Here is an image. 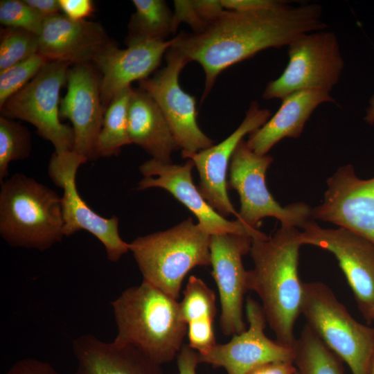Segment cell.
I'll return each instance as SVG.
<instances>
[{"instance_id": "ac0fdd59", "label": "cell", "mask_w": 374, "mask_h": 374, "mask_svg": "<svg viewBox=\"0 0 374 374\" xmlns=\"http://www.w3.org/2000/svg\"><path fill=\"white\" fill-rule=\"evenodd\" d=\"M105 110L100 80L90 64H75L67 73V92L61 100L60 117L69 118L74 133L73 151L87 161L98 159L96 145Z\"/></svg>"}, {"instance_id": "8d00e7d4", "label": "cell", "mask_w": 374, "mask_h": 374, "mask_svg": "<svg viewBox=\"0 0 374 374\" xmlns=\"http://www.w3.org/2000/svg\"><path fill=\"white\" fill-rule=\"evenodd\" d=\"M37 14L46 19L60 13L59 0H23Z\"/></svg>"}, {"instance_id": "3957f363", "label": "cell", "mask_w": 374, "mask_h": 374, "mask_svg": "<svg viewBox=\"0 0 374 374\" xmlns=\"http://www.w3.org/2000/svg\"><path fill=\"white\" fill-rule=\"evenodd\" d=\"M111 305L117 328L114 342L133 346L161 366L177 357L187 335L177 300L143 280Z\"/></svg>"}, {"instance_id": "ab89813d", "label": "cell", "mask_w": 374, "mask_h": 374, "mask_svg": "<svg viewBox=\"0 0 374 374\" xmlns=\"http://www.w3.org/2000/svg\"><path fill=\"white\" fill-rule=\"evenodd\" d=\"M371 374H374V357L371 365Z\"/></svg>"}, {"instance_id": "f1b7e54d", "label": "cell", "mask_w": 374, "mask_h": 374, "mask_svg": "<svg viewBox=\"0 0 374 374\" xmlns=\"http://www.w3.org/2000/svg\"><path fill=\"white\" fill-rule=\"evenodd\" d=\"M0 36V72L39 53V36L34 33L6 27Z\"/></svg>"}, {"instance_id": "b9f144b4", "label": "cell", "mask_w": 374, "mask_h": 374, "mask_svg": "<svg viewBox=\"0 0 374 374\" xmlns=\"http://www.w3.org/2000/svg\"><path fill=\"white\" fill-rule=\"evenodd\" d=\"M296 374H299L298 372Z\"/></svg>"}, {"instance_id": "d6a6232c", "label": "cell", "mask_w": 374, "mask_h": 374, "mask_svg": "<svg viewBox=\"0 0 374 374\" xmlns=\"http://www.w3.org/2000/svg\"><path fill=\"white\" fill-rule=\"evenodd\" d=\"M224 10L256 12L277 8L287 1L278 0H220Z\"/></svg>"}, {"instance_id": "d6986e66", "label": "cell", "mask_w": 374, "mask_h": 374, "mask_svg": "<svg viewBox=\"0 0 374 374\" xmlns=\"http://www.w3.org/2000/svg\"><path fill=\"white\" fill-rule=\"evenodd\" d=\"M39 42V53L48 61L75 65L93 62L114 42L100 24L59 13L44 19Z\"/></svg>"}, {"instance_id": "7402d4cb", "label": "cell", "mask_w": 374, "mask_h": 374, "mask_svg": "<svg viewBox=\"0 0 374 374\" xmlns=\"http://www.w3.org/2000/svg\"><path fill=\"white\" fill-rule=\"evenodd\" d=\"M281 100L277 112L262 126L249 134L247 143L258 154H267L274 145L285 138H299L318 106L335 103L329 92L321 90L299 91Z\"/></svg>"}, {"instance_id": "836d02e7", "label": "cell", "mask_w": 374, "mask_h": 374, "mask_svg": "<svg viewBox=\"0 0 374 374\" xmlns=\"http://www.w3.org/2000/svg\"><path fill=\"white\" fill-rule=\"evenodd\" d=\"M4 374H60L48 362L34 358L16 362Z\"/></svg>"}, {"instance_id": "d590c367", "label": "cell", "mask_w": 374, "mask_h": 374, "mask_svg": "<svg viewBox=\"0 0 374 374\" xmlns=\"http://www.w3.org/2000/svg\"><path fill=\"white\" fill-rule=\"evenodd\" d=\"M178 374H196L199 364L197 352L188 345H184L177 357Z\"/></svg>"}, {"instance_id": "d4e9b609", "label": "cell", "mask_w": 374, "mask_h": 374, "mask_svg": "<svg viewBox=\"0 0 374 374\" xmlns=\"http://www.w3.org/2000/svg\"><path fill=\"white\" fill-rule=\"evenodd\" d=\"M135 12L128 24L125 44L164 42L174 33L173 12L163 0H133Z\"/></svg>"}, {"instance_id": "60d3db41", "label": "cell", "mask_w": 374, "mask_h": 374, "mask_svg": "<svg viewBox=\"0 0 374 374\" xmlns=\"http://www.w3.org/2000/svg\"><path fill=\"white\" fill-rule=\"evenodd\" d=\"M374 321V308L372 311L371 315V322Z\"/></svg>"}, {"instance_id": "ffe728a7", "label": "cell", "mask_w": 374, "mask_h": 374, "mask_svg": "<svg viewBox=\"0 0 374 374\" xmlns=\"http://www.w3.org/2000/svg\"><path fill=\"white\" fill-rule=\"evenodd\" d=\"M175 42V37L164 42H142L125 49L114 42L105 49L93 62L102 73L100 98L105 110L132 82L148 78Z\"/></svg>"}, {"instance_id": "7c38bea8", "label": "cell", "mask_w": 374, "mask_h": 374, "mask_svg": "<svg viewBox=\"0 0 374 374\" xmlns=\"http://www.w3.org/2000/svg\"><path fill=\"white\" fill-rule=\"evenodd\" d=\"M302 244L332 253L349 285L360 312L368 323L374 308V244L343 228H323L315 220L301 231Z\"/></svg>"}, {"instance_id": "603a6c76", "label": "cell", "mask_w": 374, "mask_h": 374, "mask_svg": "<svg viewBox=\"0 0 374 374\" xmlns=\"http://www.w3.org/2000/svg\"><path fill=\"white\" fill-rule=\"evenodd\" d=\"M128 132L132 143L144 149L152 159L171 163L179 148L170 126L154 99L145 91L132 89L128 109Z\"/></svg>"}, {"instance_id": "9a60e30c", "label": "cell", "mask_w": 374, "mask_h": 374, "mask_svg": "<svg viewBox=\"0 0 374 374\" xmlns=\"http://www.w3.org/2000/svg\"><path fill=\"white\" fill-rule=\"evenodd\" d=\"M314 220L349 229L374 244V177L359 178L353 165L339 168L326 181Z\"/></svg>"}, {"instance_id": "4fadbf2b", "label": "cell", "mask_w": 374, "mask_h": 374, "mask_svg": "<svg viewBox=\"0 0 374 374\" xmlns=\"http://www.w3.org/2000/svg\"><path fill=\"white\" fill-rule=\"evenodd\" d=\"M245 312L248 328L234 335L228 343L216 344L206 352L197 353L199 363L222 367L227 374H249L268 363L294 362V348L273 341L265 334L267 322L262 305L249 296Z\"/></svg>"}, {"instance_id": "e0dca14e", "label": "cell", "mask_w": 374, "mask_h": 374, "mask_svg": "<svg viewBox=\"0 0 374 374\" xmlns=\"http://www.w3.org/2000/svg\"><path fill=\"white\" fill-rule=\"evenodd\" d=\"M270 117L269 109L253 101L241 124L224 141L196 152L181 151L182 157L191 159L197 169L200 178L197 188L202 195L224 217L238 216L227 193L226 172L233 153L245 135L260 128Z\"/></svg>"}, {"instance_id": "1f68e13d", "label": "cell", "mask_w": 374, "mask_h": 374, "mask_svg": "<svg viewBox=\"0 0 374 374\" xmlns=\"http://www.w3.org/2000/svg\"><path fill=\"white\" fill-rule=\"evenodd\" d=\"M174 7V33L181 23L188 24L195 34L204 32L208 27L209 22L199 0H175Z\"/></svg>"}, {"instance_id": "ba28073f", "label": "cell", "mask_w": 374, "mask_h": 374, "mask_svg": "<svg viewBox=\"0 0 374 374\" xmlns=\"http://www.w3.org/2000/svg\"><path fill=\"white\" fill-rule=\"evenodd\" d=\"M288 62L283 73L264 89L266 100L283 99L303 90L330 92L344 68L337 37L325 30L304 34L287 46Z\"/></svg>"}, {"instance_id": "44dd1931", "label": "cell", "mask_w": 374, "mask_h": 374, "mask_svg": "<svg viewBox=\"0 0 374 374\" xmlns=\"http://www.w3.org/2000/svg\"><path fill=\"white\" fill-rule=\"evenodd\" d=\"M72 350L77 361L73 374H166L133 346L106 342L91 334L76 338Z\"/></svg>"}, {"instance_id": "6da1fadb", "label": "cell", "mask_w": 374, "mask_h": 374, "mask_svg": "<svg viewBox=\"0 0 374 374\" xmlns=\"http://www.w3.org/2000/svg\"><path fill=\"white\" fill-rule=\"evenodd\" d=\"M317 3L284 4L270 10L241 12L224 10L204 32L181 33L172 46L205 73L202 102L225 69L269 48L287 46L299 37L325 30Z\"/></svg>"}, {"instance_id": "5bb4252c", "label": "cell", "mask_w": 374, "mask_h": 374, "mask_svg": "<svg viewBox=\"0 0 374 374\" xmlns=\"http://www.w3.org/2000/svg\"><path fill=\"white\" fill-rule=\"evenodd\" d=\"M195 164L188 159L184 165L165 163L154 159L139 166L144 176L137 190L161 188L172 195L197 218L198 226L208 235L233 233L247 235L251 238L265 233L251 229L238 220L229 221L220 215L203 197L193 183L192 170Z\"/></svg>"}, {"instance_id": "8fae6325", "label": "cell", "mask_w": 374, "mask_h": 374, "mask_svg": "<svg viewBox=\"0 0 374 374\" xmlns=\"http://www.w3.org/2000/svg\"><path fill=\"white\" fill-rule=\"evenodd\" d=\"M166 65L152 78L139 82V88L156 102L164 115L175 139L182 151L196 152L214 142L199 128L194 96L182 89L179 76L187 60L171 46L166 53Z\"/></svg>"}, {"instance_id": "f35d334b", "label": "cell", "mask_w": 374, "mask_h": 374, "mask_svg": "<svg viewBox=\"0 0 374 374\" xmlns=\"http://www.w3.org/2000/svg\"><path fill=\"white\" fill-rule=\"evenodd\" d=\"M364 120L370 125L374 124V95L370 98L369 106L366 110Z\"/></svg>"}, {"instance_id": "e575fe53", "label": "cell", "mask_w": 374, "mask_h": 374, "mask_svg": "<svg viewBox=\"0 0 374 374\" xmlns=\"http://www.w3.org/2000/svg\"><path fill=\"white\" fill-rule=\"evenodd\" d=\"M61 10L73 21L85 20L94 11V6L91 0H59Z\"/></svg>"}, {"instance_id": "4dcf8cb0", "label": "cell", "mask_w": 374, "mask_h": 374, "mask_svg": "<svg viewBox=\"0 0 374 374\" xmlns=\"http://www.w3.org/2000/svg\"><path fill=\"white\" fill-rule=\"evenodd\" d=\"M44 19L24 1H0V22L6 27L22 28L39 36Z\"/></svg>"}, {"instance_id": "4316f807", "label": "cell", "mask_w": 374, "mask_h": 374, "mask_svg": "<svg viewBox=\"0 0 374 374\" xmlns=\"http://www.w3.org/2000/svg\"><path fill=\"white\" fill-rule=\"evenodd\" d=\"M299 374H344L341 360L306 324L294 346Z\"/></svg>"}, {"instance_id": "8992f818", "label": "cell", "mask_w": 374, "mask_h": 374, "mask_svg": "<svg viewBox=\"0 0 374 374\" xmlns=\"http://www.w3.org/2000/svg\"><path fill=\"white\" fill-rule=\"evenodd\" d=\"M301 314L323 344L350 368L352 374H371L374 328L355 320L321 282H303Z\"/></svg>"}, {"instance_id": "52a82bcc", "label": "cell", "mask_w": 374, "mask_h": 374, "mask_svg": "<svg viewBox=\"0 0 374 374\" xmlns=\"http://www.w3.org/2000/svg\"><path fill=\"white\" fill-rule=\"evenodd\" d=\"M269 154L260 155L242 140L234 150L229 165L227 188L238 191L240 208L237 220L249 228L258 229L260 221L273 217L281 225L303 229L315 220L312 208L304 202L282 206L276 202L266 184V172L273 162Z\"/></svg>"}, {"instance_id": "7a4b0ae2", "label": "cell", "mask_w": 374, "mask_h": 374, "mask_svg": "<svg viewBox=\"0 0 374 374\" xmlns=\"http://www.w3.org/2000/svg\"><path fill=\"white\" fill-rule=\"evenodd\" d=\"M301 231L280 225L271 235L253 238L247 271V290L260 298L267 322L276 341L294 348L295 323L301 314L303 282L299 274Z\"/></svg>"}, {"instance_id": "5b68a950", "label": "cell", "mask_w": 374, "mask_h": 374, "mask_svg": "<svg viewBox=\"0 0 374 374\" xmlns=\"http://www.w3.org/2000/svg\"><path fill=\"white\" fill-rule=\"evenodd\" d=\"M210 236L189 217L168 230L136 238L130 251L143 280L177 300L186 274L195 267L211 265Z\"/></svg>"}, {"instance_id": "2e32d148", "label": "cell", "mask_w": 374, "mask_h": 374, "mask_svg": "<svg viewBox=\"0 0 374 374\" xmlns=\"http://www.w3.org/2000/svg\"><path fill=\"white\" fill-rule=\"evenodd\" d=\"M252 238L226 233L210 236L212 275L217 284L220 304V326L226 335L246 330L243 318L244 296L247 290V271L242 257L250 252Z\"/></svg>"}, {"instance_id": "277c9868", "label": "cell", "mask_w": 374, "mask_h": 374, "mask_svg": "<svg viewBox=\"0 0 374 374\" xmlns=\"http://www.w3.org/2000/svg\"><path fill=\"white\" fill-rule=\"evenodd\" d=\"M63 226L54 190L21 173L1 183L0 234L10 246L45 251L62 241Z\"/></svg>"}, {"instance_id": "f546056e", "label": "cell", "mask_w": 374, "mask_h": 374, "mask_svg": "<svg viewBox=\"0 0 374 374\" xmlns=\"http://www.w3.org/2000/svg\"><path fill=\"white\" fill-rule=\"evenodd\" d=\"M48 60L39 53L0 72V107L24 87L44 67Z\"/></svg>"}, {"instance_id": "30bf717a", "label": "cell", "mask_w": 374, "mask_h": 374, "mask_svg": "<svg viewBox=\"0 0 374 374\" xmlns=\"http://www.w3.org/2000/svg\"><path fill=\"white\" fill-rule=\"evenodd\" d=\"M87 160L71 150L54 152L48 166L52 181L63 190L62 210L64 237H69L82 230L95 236L104 246L107 258L116 262L130 251V244L121 238L118 218L113 215L105 218L90 208L79 195L76 186V173Z\"/></svg>"}, {"instance_id": "74e56055", "label": "cell", "mask_w": 374, "mask_h": 374, "mask_svg": "<svg viewBox=\"0 0 374 374\" xmlns=\"http://www.w3.org/2000/svg\"><path fill=\"white\" fill-rule=\"evenodd\" d=\"M296 367L294 362H276L264 364L249 374H296Z\"/></svg>"}, {"instance_id": "83f0119b", "label": "cell", "mask_w": 374, "mask_h": 374, "mask_svg": "<svg viewBox=\"0 0 374 374\" xmlns=\"http://www.w3.org/2000/svg\"><path fill=\"white\" fill-rule=\"evenodd\" d=\"M32 148L31 135L28 130L1 116L0 117V183L8 175L11 161L28 157Z\"/></svg>"}, {"instance_id": "9c48e42d", "label": "cell", "mask_w": 374, "mask_h": 374, "mask_svg": "<svg viewBox=\"0 0 374 374\" xmlns=\"http://www.w3.org/2000/svg\"><path fill=\"white\" fill-rule=\"evenodd\" d=\"M69 63L48 61L24 87L0 107L1 116L31 123L40 136L49 141L55 152L71 151L74 144L72 127L60 120V91L67 83Z\"/></svg>"}, {"instance_id": "484cf974", "label": "cell", "mask_w": 374, "mask_h": 374, "mask_svg": "<svg viewBox=\"0 0 374 374\" xmlns=\"http://www.w3.org/2000/svg\"><path fill=\"white\" fill-rule=\"evenodd\" d=\"M132 89L131 87L122 91L105 111L96 145L98 158L118 155L122 147L132 143L128 132V109Z\"/></svg>"}, {"instance_id": "cb8c5ba5", "label": "cell", "mask_w": 374, "mask_h": 374, "mask_svg": "<svg viewBox=\"0 0 374 374\" xmlns=\"http://www.w3.org/2000/svg\"><path fill=\"white\" fill-rule=\"evenodd\" d=\"M179 303L181 320L187 326L188 346L198 353L216 344L213 321L216 315L215 294L199 278L191 276Z\"/></svg>"}]
</instances>
